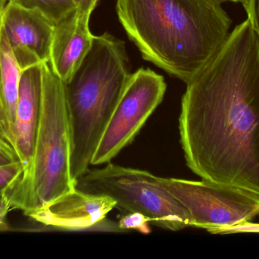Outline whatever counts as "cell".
<instances>
[{
  "instance_id": "6da1fadb",
  "label": "cell",
  "mask_w": 259,
  "mask_h": 259,
  "mask_svg": "<svg viewBox=\"0 0 259 259\" xmlns=\"http://www.w3.org/2000/svg\"><path fill=\"white\" fill-rule=\"evenodd\" d=\"M179 130L195 174L259 198V41L247 18L187 83Z\"/></svg>"
},
{
  "instance_id": "7a4b0ae2",
  "label": "cell",
  "mask_w": 259,
  "mask_h": 259,
  "mask_svg": "<svg viewBox=\"0 0 259 259\" xmlns=\"http://www.w3.org/2000/svg\"><path fill=\"white\" fill-rule=\"evenodd\" d=\"M221 0H116L143 59L186 84L222 48L232 21Z\"/></svg>"
},
{
  "instance_id": "3957f363",
  "label": "cell",
  "mask_w": 259,
  "mask_h": 259,
  "mask_svg": "<svg viewBox=\"0 0 259 259\" xmlns=\"http://www.w3.org/2000/svg\"><path fill=\"white\" fill-rule=\"evenodd\" d=\"M124 41L94 36L89 53L65 83L71 129V176L74 183L91 160L131 77Z\"/></svg>"
},
{
  "instance_id": "277c9868",
  "label": "cell",
  "mask_w": 259,
  "mask_h": 259,
  "mask_svg": "<svg viewBox=\"0 0 259 259\" xmlns=\"http://www.w3.org/2000/svg\"><path fill=\"white\" fill-rule=\"evenodd\" d=\"M71 138L65 83L42 64L40 115L31 161L3 192L9 211L26 216L76 190L71 176Z\"/></svg>"
},
{
  "instance_id": "5b68a950",
  "label": "cell",
  "mask_w": 259,
  "mask_h": 259,
  "mask_svg": "<svg viewBox=\"0 0 259 259\" xmlns=\"http://www.w3.org/2000/svg\"><path fill=\"white\" fill-rule=\"evenodd\" d=\"M148 171L108 163L101 169L89 170L76 182L83 193L106 196L116 202V208L139 212L150 223L172 231L190 227L185 207Z\"/></svg>"
},
{
  "instance_id": "8992f818",
  "label": "cell",
  "mask_w": 259,
  "mask_h": 259,
  "mask_svg": "<svg viewBox=\"0 0 259 259\" xmlns=\"http://www.w3.org/2000/svg\"><path fill=\"white\" fill-rule=\"evenodd\" d=\"M158 179L185 207L190 227L210 234H219L225 228L251 221L259 214V198L244 190L204 179Z\"/></svg>"
},
{
  "instance_id": "52a82bcc",
  "label": "cell",
  "mask_w": 259,
  "mask_h": 259,
  "mask_svg": "<svg viewBox=\"0 0 259 259\" xmlns=\"http://www.w3.org/2000/svg\"><path fill=\"white\" fill-rule=\"evenodd\" d=\"M166 88L164 77L149 68L131 74L91 165L108 164L134 141L162 101Z\"/></svg>"
},
{
  "instance_id": "ba28073f",
  "label": "cell",
  "mask_w": 259,
  "mask_h": 259,
  "mask_svg": "<svg viewBox=\"0 0 259 259\" xmlns=\"http://www.w3.org/2000/svg\"><path fill=\"white\" fill-rule=\"evenodd\" d=\"M1 26L22 71L50 62L55 24L42 12L8 1Z\"/></svg>"
},
{
  "instance_id": "9c48e42d",
  "label": "cell",
  "mask_w": 259,
  "mask_h": 259,
  "mask_svg": "<svg viewBox=\"0 0 259 259\" xmlns=\"http://www.w3.org/2000/svg\"><path fill=\"white\" fill-rule=\"evenodd\" d=\"M115 208L116 202L109 196L76 189L27 217L47 228L78 231L100 225Z\"/></svg>"
},
{
  "instance_id": "30bf717a",
  "label": "cell",
  "mask_w": 259,
  "mask_h": 259,
  "mask_svg": "<svg viewBox=\"0 0 259 259\" xmlns=\"http://www.w3.org/2000/svg\"><path fill=\"white\" fill-rule=\"evenodd\" d=\"M91 15L77 9L55 24L50 64L56 74L67 82L83 62L93 45Z\"/></svg>"
},
{
  "instance_id": "8fae6325",
  "label": "cell",
  "mask_w": 259,
  "mask_h": 259,
  "mask_svg": "<svg viewBox=\"0 0 259 259\" xmlns=\"http://www.w3.org/2000/svg\"><path fill=\"white\" fill-rule=\"evenodd\" d=\"M42 64L23 70L13 125L17 156L24 169L31 161L40 115Z\"/></svg>"
},
{
  "instance_id": "7c38bea8",
  "label": "cell",
  "mask_w": 259,
  "mask_h": 259,
  "mask_svg": "<svg viewBox=\"0 0 259 259\" xmlns=\"http://www.w3.org/2000/svg\"><path fill=\"white\" fill-rule=\"evenodd\" d=\"M22 71L0 24V97L12 132Z\"/></svg>"
},
{
  "instance_id": "4fadbf2b",
  "label": "cell",
  "mask_w": 259,
  "mask_h": 259,
  "mask_svg": "<svg viewBox=\"0 0 259 259\" xmlns=\"http://www.w3.org/2000/svg\"><path fill=\"white\" fill-rule=\"evenodd\" d=\"M23 7L36 9L56 24L76 9L74 0H9Z\"/></svg>"
},
{
  "instance_id": "5bb4252c",
  "label": "cell",
  "mask_w": 259,
  "mask_h": 259,
  "mask_svg": "<svg viewBox=\"0 0 259 259\" xmlns=\"http://www.w3.org/2000/svg\"><path fill=\"white\" fill-rule=\"evenodd\" d=\"M9 0H0V24H1L2 15ZM0 141L4 144L12 157L18 159L15 147V138H14L12 128L8 120L6 109L3 105V100L0 97Z\"/></svg>"
},
{
  "instance_id": "9a60e30c",
  "label": "cell",
  "mask_w": 259,
  "mask_h": 259,
  "mask_svg": "<svg viewBox=\"0 0 259 259\" xmlns=\"http://www.w3.org/2000/svg\"><path fill=\"white\" fill-rule=\"evenodd\" d=\"M150 220L144 214L139 212H130L120 219L118 227L122 231L134 230L142 234H150L149 224Z\"/></svg>"
},
{
  "instance_id": "2e32d148",
  "label": "cell",
  "mask_w": 259,
  "mask_h": 259,
  "mask_svg": "<svg viewBox=\"0 0 259 259\" xmlns=\"http://www.w3.org/2000/svg\"><path fill=\"white\" fill-rule=\"evenodd\" d=\"M24 170L20 161H14L8 165L0 167V193L7 189Z\"/></svg>"
},
{
  "instance_id": "e0dca14e",
  "label": "cell",
  "mask_w": 259,
  "mask_h": 259,
  "mask_svg": "<svg viewBox=\"0 0 259 259\" xmlns=\"http://www.w3.org/2000/svg\"><path fill=\"white\" fill-rule=\"evenodd\" d=\"M247 19L255 30L259 41V0H245L243 3Z\"/></svg>"
},
{
  "instance_id": "ac0fdd59",
  "label": "cell",
  "mask_w": 259,
  "mask_h": 259,
  "mask_svg": "<svg viewBox=\"0 0 259 259\" xmlns=\"http://www.w3.org/2000/svg\"><path fill=\"white\" fill-rule=\"evenodd\" d=\"M237 233H259V224L245 222L235 226L225 228L219 231V234H232Z\"/></svg>"
},
{
  "instance_id": "d6986e66",
  "label": "cell",
  "mask_w": 259,
  "mask_h": 259,
  "mask_svg": "<svg viewBox=\"0 0 259 259\" xmlns=\"http://www.w3.org/2000/svg\"><path fill=\"white\" fill-rule=\"evenodd\" d=\"M9 212V208H8L6 201L3 198V193H0V232H6V231H10V227L6 220Z\"/></svg>"
},
{
  "instance_id": "ffe728a7",
  "label": "cell",
  "mask_w": 259,
  "mask_h": 259,
  "mask_svg": "<svg viewBox=\"0 0 259 259\" xmlns=\"http://www.w3.org/2000/svg\"><path fill=\"white\" fill-rule=\"evenodd\" d=\"M76 9L79 12L91 15L95 9L99 0H74Z\"/></svg>"
},
{
  "instance_id": "44dd1931",
  "label": "cell",
  "mask_w": 259,
  "mask_h": 259,
  "mask_svg": "<svg viewBox=\"0 0 259 259\" xmlns=\"http://www.w3.org/2000/svg\"><path fill=\"white\" fill-rule=\"evenodd\" d=\"M14 161H17V160L12 158L3 147L0 146V167L10 164L11 163L14 162Z\"/></svg>"
},
{
  "instance_id": "7402d4cb",
  "label": "cell",
  "mask_w": 259,
  "mask_h": 259,
  "mask_svg": "<svg viewBox=\"0 0 259 259\" xmlns=\"http://www.w3.org/2000/svg\"><path fill=\"white\" fill-rule=\"evenodd\" d=\"M221 1H222V3H225V2H231V3H243L245 0H221Z\"/></svg>"
},
{
  "instance_id": "603a6c76",
  "label": "cell",
  "mask_w": 259,
  "mask_h": 259,
  "mask_svg": "<svg viewBox=\"0 0 259 259\" xmlns=\"http://www.w3.org/2000/svg\"><path fill=\"white\" fill-rule=\"evenodd\" d=\"M0 146H1V147H3V149H5V150H6V152H8V153H9V155H11V156H12V155H11V154H10V153H9V151H8V150H7V149H6V147H5L4 144H3V143H2V142H1V141H0ZM12 158H14V157H12ZM15 160H16V159H15ZM17 161H18V160H17Z\"/></svg>"
}]
</instances>
